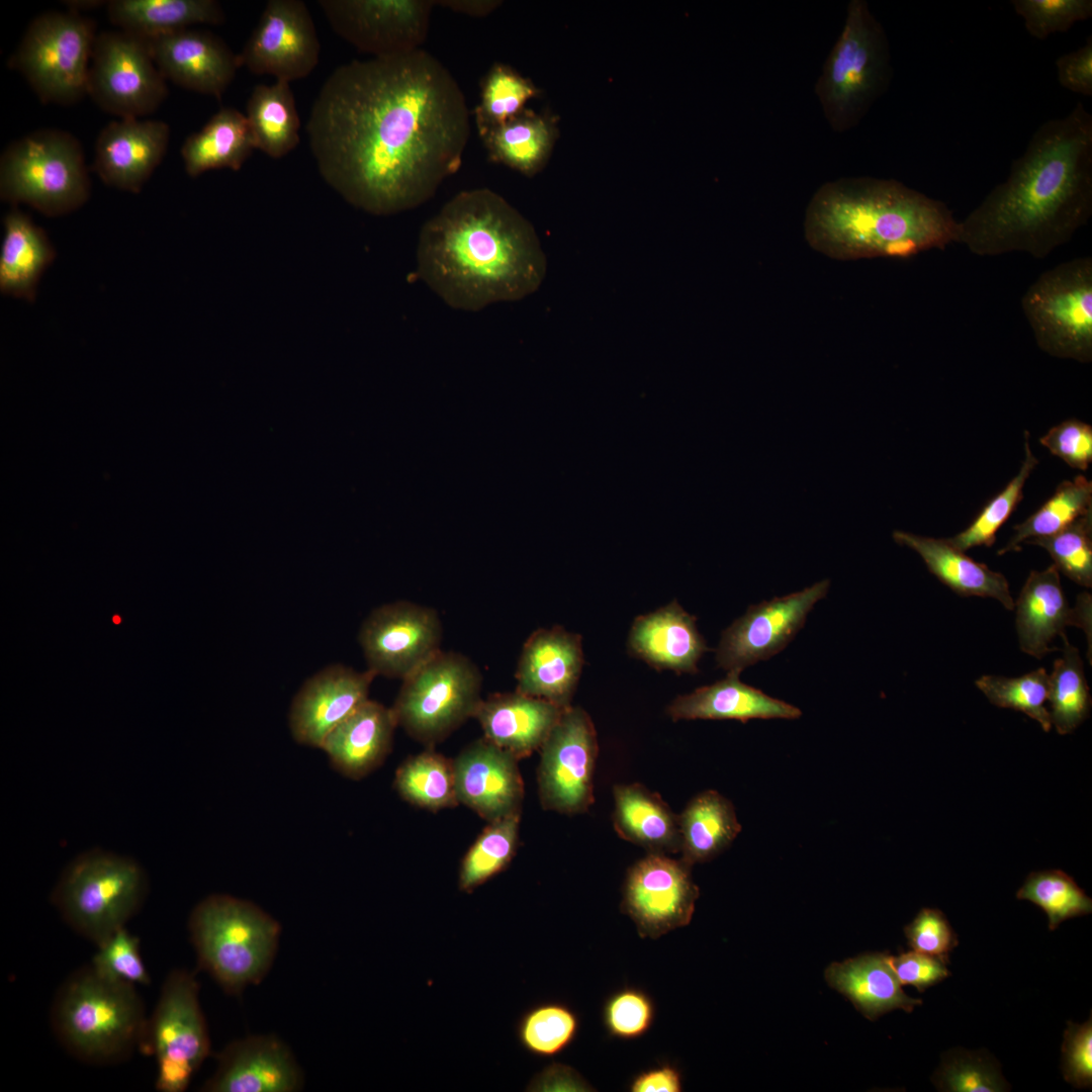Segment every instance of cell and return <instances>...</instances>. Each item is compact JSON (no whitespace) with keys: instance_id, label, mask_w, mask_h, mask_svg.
<instances>
[{"instance_id":"6da1fadb","label":"cell","mask_w":1092,"mask_h":1092,"mask_svg":"<svg viewBox=\"0 0 1092 1092\" xmlns=\"http://www.w3.org/2000/svg\"><path fill=\"white\" fill-rule=\"evenodd\" d=\"M306 131L324 180L353 206L390 215L429 200L459 169L469 110L451 73L419 49L335 69Z\"/></svg>"},{"instance_id":"7a4b0ae2","label":"cell","mask_w":1092,"mask_h":1092,"mask_svg":"<svg viewBox=\"0 0 1092 1092\" xmlns=\"http://www.w3.org/2000/svg\"><path fill=\"white\" fill-rule=\"evenodd\" d=\"M1092 215V115L1078 102L1040 124L1007 178L964 219L957 243L978 256L1043 259Z\"/></svg>"},{"instance_id":"3957f363","label":"cell","mask_w":1092,"mask_h":1092,"mask_svg":"<svg viewBox=\"0 0 1092 1092\" xmlns=\"http://www.w3.org/2000/svg\"><path fill=\"white\" fill-rule=\"evenodd\" d=\"M417 261L436 294L469 311L535 292L547 266L532 224L487 188L458 193L423 225Z\"/></svg>"},{"instance_id":"277c9868","label":"cell","mask_w":1092,"mask_h":1092,"mask_svg":"<svg viewBox=\"0 0 1092 1092\" xmlns=\"http://www.w3.org/2000/svg\"><path fill=\"white\" fill-rule=\"evenodd\" d=\"M959 221L940 200L894 179L848 177L812 196L804 231L809 245L838 260L910 258L957 243Z\"/></svg>"},{"instance_id":"5b68a950","label":"cell","mask_w":1092,"mask_h":1092,"mask_svg":"<svg viewBox=\"0 0 1092 1092\" xmlns=\"http://www.w3.org/2000/svg\"><path fill=\"white\" fill-rule=\"evenodd\" d=\"M147 1021L135 986L105 978L91 966L63 982L51 1009L57 1039L70 1055L90 1065L129 1058L142 1045Z\"/></svg>"},{"instance_id":"8992f818","label":"cell","mask_w":1092,"mask_h":1092,"mask_svg":"<svg viewBox=\"0 0 1092 1092\" xmlns=\"http://www.w3.org/2000/svg\"><path fill=\"white\" fill-rule=\"evenodd\" d=\"M280 930V924L260 907L225 894L205 897L189 917L199 968L230 994H239L265 977Z\"/></svg>"},{"instance_id":"52a82bcc","label":"cell","mask_w":1092,"mask_h":1092,"mask_svg":"<svg viewBox=\"0 0 1092 1092\" xmlns=\"http://www.w3.org/2000/svg\"><path fill=\"white\" fill-rule=\"evenodd\" d=\"M149 892L134 858L102 848L85 850L63 869L51 901L76 933L97 944L124 927Z\"/></svg>"},{"instance_id":"ba28073f","label":"cell","mask_w":1092,"mask_h":1092,"mask_svg":"<svg viewBox=\"0 0 1092 1092\" xmlns=\"http://www.w3.org/2000/svg\"><path fill=\"white\" fill-rule=\"evenodd\" d=\"M892 76L884 27L864 0H851L841 33L825 61L815 93L836 132L856 126Z\"/></svg>"},{"instance_id":"9c48e42d","label":"cell","mask_w":1092,"mask_h":1092,"mask_svg":"<svg viewBox=\"0 0 1092 1092\" xmlns=\"http://www.w3.org/2000/svg\"><path fill=\"white\" fill-rule=\"evenodd\" d=\"M90 195L80 142L70 132L42 128L12 142L0 158V197L28 204L47 216L70 213Z\"/></svg>"},{"instance_id":"30bf717a","label":"cell","mask_w":1092,"mask_h":1092,"mask_svg":"<svg viewBox=\"0 0 1092 1092\" xmlns=\"http://www.w3.org/2000/svg\"><path fill=\"white\" fill-rule=\"evenodd\" d=\"M96 36L95 22L76 11L46 12L29 23L9 64L42 102L70 105L87 94Z\"/></svg>"},{"instance_id":"8fae6325","label":"cell","mask_w":1092,"mask_h":1092,"mask_svg":"<svg viewBox=\"0 0 1092 1092\" xmlns=\"http://www.w3.org/2000/svg\"><path fill=\"white\" fill-rule=\"evenodd\" d=\"M481 686V672L470 658L441 650L402 679L391 707L397 726L422 743L435 744L473 718Z\"/></svg>"},{"instance_id":"7c38bea8","label":"cell","mask_w":1092,"mask_h":1092,"mask_svg":"<svg viewBox=\"0 0 1092 1092\" xmlns=\"http://www.w3.org/2000/svg\"><path fill=\"white\" fill-rule=\"evenodd\" d=\"M1037 346L1046 354L1092 361V258L1078 257L1041 273L1021 298Z\"/></svg>"},{"instance_id":"4fadbf2b","label":"cell","mask_w":1092,"mask_h":1092,"mask_svg":"<svg viewBox=\"0 0 1092 1092\" xmlns=\"http://www.w3.org/2000/svg\"><path fill=\"white\" fill-rule=\"evenodd\" d=\"M193 974L174 970L147 1021L141 1052L157 1062L156 1089L183 1092L209 1055L210 1043Z\"/></svg>"},{"instance_id":"5bb4252c","label":"cell","mask_w":1092,"mask_h":1092,"mask_svg":"<svg viewBox=\"0 0 1092 1092\" xmlns=\"http://www.w3.org/2000/svg\"><path fill=\"white\" fill-rule=\"evenodd\" d=\"M168 92L144 38L122 30L97 34L87 94L100 108L119 118H141L155 112Z\"/></svg>"},{"instance_id":"9a60e30c","label":"cell","mask_w":1092,"mask_h":1092,"mask_svg":"<svg viewBox=\"0 0 1092 1092\" xmlns=\"http://www.w3.org/2000/svg\"><path fill=\"white\" fill-rule=\"evenodd\" d=\"M539 750L537 774L543 808L563 814L586 811L594 802L599 750L587 713L579 707L565 708Z\"/></svg>"},{"instance_id":"2e32d148","label":"cell","mask_w":1092,"mask_h":1092,"mask_svg":"<svg viewBox=\"0 0 1092 1092\" xmlns=\"http://www.w3.org/2000/svg\"><path fill=\"white\" fill-rule=\"evenodd\" d=\"M442 638L437 611L408 601L375 608L358 635L368 670L401 680L442 650Z\"/></svg>"},{"instance_id":"e0dca14e","label":"cell","mask_w":1092,"mask_h":1092,"mask_svg":"<svg viewBox=\"0 0 1092 1092\" xmlns=\"http://www.w3.org/2000/svg\"><path fill=\"white\" fill-rule=\"evenodd\" d=\"M436 1L321 0L332 29L372 58L419 50L426 40Z\"/></svg>"},{"instance_id":"ac0fdd59","label":"cell","mask_w":1092,"mask_h":1092,"mask_svg":"<svg viewBox=\"0 0 1092 1092\" xmlns=\"http://www.w3.org/2000/svg\"><path fill=\"white\" fill-rule=\"evenodd\" d=\"M692 867L682 858L649 852L629 869L621 907L641 937L655 939L691 922L700 895Z\"/></svg>"},{"instance_id":"d6986e66","label":"cell","mask_w":1092,"mask_h":1092,"mask_svg":"<svg viewBox=\"0 0 1092 1092\" xmlns=\"http://www.w3.org/2000/svg\"><path fill=\"white\" fill-rule=\"evenodd\" d=\"M830 582L824 579L782 598L750 606L721 634L716 660L728 672L745 667L781 652L804 626L809 612L823 599Z\"/></svg>"},{"instance_id":"ffe728a7","label":"cell","mask_w":1092,"mask_h":1092,"mask_svg":"<svg viewBox=\"0 0 1092 1092\" xmlns=\"http://www.w3.org/2000/svg\"><path fill=\"white\" fill-rule=\"evenodd\" d=\"M321 43L313 19L300 0H270L238 55L241 67L255 75L294 81L307 77L320 61Z\"/></svg>"},{"instance_id":"44dd1931","label":"cell","mask_w":1092,"mask_h":1092,"mask_svg":"<svg viewBox=\"0 0 1092 1092\" xmlns=\"http://www.w3.org/2000/svg\"><path fill=\"white\" fill-rule=\"evenodd\" d=\"M375 675L341 663L330 664L308 677L294 696L288 713L293 739L321 748L340 723L369 699Z\"/></svg>"},{"instance_id":"7402d4cb","label":"cell","mask_w":1092,"mask_h":1092,"mask_svg":"<svg viewBox=\"0 0 1092 1092\" xmlns=\"http://www.w3.org/2000/svg\"><path fill=\"white\" fill-rule=\"evenodd\" d=\"M144 39L166 80L217 99L241 68L239 56L209 31L187 27Z\"/></svg>"},{"instance_id":"603a6c76","label":"cell","mask_w":1092,"mask_h":1092,"mask_svg":"<svg viewBox=\"0 0 1092 1092\" xmlns=\"http://www.w3.org/2000/svg\"><path fill=\"white\" fill-rule=\"evenodd\" d=\"M515 755L484 737L452 760L457 799L491 822L521 814L524 784Z\"/></svg>"},{"instance_id":"cb8c5ba5","label":"cell","mask_w":1092,"mask_h":1092,"mask_svg":"<svg viewBox=\"0 0 1092 1092\" xmlns=\"http://www.w3.org/2000/svg\"><path fill=\"white\" fill-rule=\"evenodd\" d=\"M216 1060V1070L201 1091L294 1092L302 1087V1072L290 1049L271 1034L237 1039Z\"/></svg>"},{"instance_id":"d4e9b609","label":"cell","mask_w":1092,"mask_h":1092,"mask_svg":"<svg viewBox=\"0 0 1092 1092\" xmlns=\"http://www.w3.org/2000/svg\"><path fill=\"white\" fill-rule=\"evenodd\" d=\"M169 139L162 120L110 121L96 140L92 169L105 184L138 193L164 159Z\"/></svg>"},{"instance_id":"484cf974","label":"cell","mask_w":1092,"mask_h":1092,"mask_svg":"<svg viewBox=\"0 0 1092 1092\" xmlns=\"http://www.w3.org/2000/svg\"><path fill=\"white\" fill-rule=\"evenodd\" d=\"M1020 648L1036 658L1054 650L1051 642L1069 626L1082 628L1091 644V596L1082 594L1072 609L1063 592L1060 572L1051 565L1032 570L1014 603Z\"/></svg>"},{"instance_id":"4316f807","label":"cell","mask_w":1092,"mask_h":1092,"mask_svg":"<svg viewBox=\"0 0 1092 1092\" xmlns=\"http://www.w3.org/2000/svg\"><path fill=\"white\" fill-rule=\"evenodd\" d=\"M582 664L579 635L559 626L539 629L523 646L516 669V691L567 708Z\"/></svg>"},{"instance_id":"83f0119b","label":"cell","mask_w":1092,"mask_h":1092,"mask_svg":"<svg viewBox=\"0 0 1092 1092\" xmlns=\"http://www.w3.org/2000/svg\"><path fill=\"white\" fill-rule=\"evenodd\" d=\"M564 709L515 691L482 699L473 718L485 739L520 759L540 749Z\"/></svg>"},{"instance_id":"f1b7e54d","label":"cell","mask_w":1092,"mask_h":1092,"mask_svg":"<svg viewBox=\"0 0 1092 1092\" xmlns=\"http://www.w3.org/2000/svg\"><path fill=\"white\" fill-rule=\"evenodd\" d=\"M396 726L391 708L368 699L330 732L321 748L337 771L359 780L388 755Z\"/></svg>"},{"instance_id":"f546056e","label":"cell","mask_w":1092,"mask_h":1092,"mask_svg":"<svg viewBox=\"0 0 1092 1092\" xmlns=\"http://www.w3.org/2000/svg\"><path fill=\"white\" fill-rule=\"evenodd\" d=\"M628 646L633 655L658 669L695 673L709 650L696 626V617L676 602L634 621Z\"/></svg>"},{"instance_id":"4dcf8cb0","label":"cell","mask_w":1092,"mask_h":1092,"mask_svg":"<svg viewBox=\"0 0 1092 1092\" xmlns=\"http://www.w3.org/2000/svg\"><path fill=\"white\" fill-rule=\"evenodd\" d=\"M674 720L797 719L802 711L742 682L739 673L728 672L717 682L677 697L667 709Z\"/></svg>"},{"instance_id":"1f68e13d","label":"cell","mask_w":1092,"mask_h":1092,"mask_svg":"<svg viewBox=\"0 0 1092 1092\" xmlns=\"http://www.w3.org/2000/svg\"><path fill=\"white\" fill-rule=\"evenodd\" d=\"M827 983L846 996L869 1019L894 1009L912 1012L922 1001L902 990L886 953H867L831 964L825 972Z\"/></svg>"},{"instance_id":"d6a6232c","label":"cell","mask_w":1092,"mask_h":1092,"mask_svg":"<svg viewBox=\"0 0 1092 1092\" xmlns=\"http://www.w3.org/2000/svg\"><path fill=\"white\" fill-rule=\"evenodd\" d=\"M896 543L917 552L928 570L943 584L962 597H983L999 601L1007 610L1014 609V602L1006 577L991 570L986 564L967 556L951 546L946 539L894 531Z\"/></svg>"},{"instance_id":"836d02e7","label":"cell","mask_w":1092,"mask_h":1092,"mask_svg":"<svg viewBox=\"0 0 1092 1092\" xmlns=\"http://www.w3.org/2000/svg\"><path fill=\"white\" fill-rule=\"evenodd\" d=\"M0 291L33 301L38 281L56 253L47 234L30 216L13 208L3 218Z\"/></svg>"},{"instance_id":"e575fe53","label":"cell","mask_w":1092,"mask_h":1092,"mask_svg":"<svg viewBox=\"0 0 1092 1092\" xmlns=\"http://www.w3.org/2000/svg\"><path fill=\"white\" fill-rule=\"evenodd\" d=\"M614 799V828L620 837L649 852L679 851L678 816L657 794L640 784L619 785Z\"/></svg>"},{"instance_id":"d590c367","label":"cell","mask_w":1092,"mask_h":1092,"mask_svg":"<svg viewBox=\"0 0 1092 1092\" xmlns=\"http://www.w3.org/2000/svg\"><path fill=\"white\" fill-rule=\"evenodd\" d=\"M256 150L247 116L221 107L204 126L184 141L181 157L186 173L197 177L215 169L238 171Z\"/></svg>"},{"instance_id":"8d00e7d4","label":"cell","mask_w":1092,"mask_h":1092,"mask_svg":"<svg viewBox=\"0 0 1092 1092\" xmlns=\"http://www.w3.org/2000/svg\"><path fill=\"white\" fill-rule=\"evenodd\" d=\"M106 6L114 25L143 38L225 20L221 5L214 0H112Z\"/></svg>"},{"instance_id":"74e56055","label":"cell","mask_w":1092,"mask_h":1092,"mask_svg":"<svg viewBox=\"0 0 1092 1092\" xmlns=\"http://www.w3.org/2000/svg\"><path fill=\"white\" fill-rule=\"evenodd\" d=\"M681 858L690 864L713 859L741 831L735 808L714 790L694 797L678 816Z\"/></svg>"},{"instance_id":"f35d334b","label":"cell","mask_w":1092,"mask_h":1092,"mask_svg":"<svg viewBox=\"0 0 1092 1092\" xmlns=\"http://www.w3.org/2000/svg\"><path fill=\"white\" fill-rule=\"evenodd\" d=\"M246 111L256 150L281 159L299 144L300 119L289 82L256 85Z\"/></svg>"},{"instance_id":"ab89813d","label":"cell","mask_w":1092,"mask_h":1092,"mask_svg":"<svg viewBox=\"0 0 1092 1092\" xmlns=\"http://www.w3.org/2000/svg\"><path fill=\"white\" fill-rule=\"evenodd\" d=\"M556 136L551 117L524 110L481 139L491 161L533 176L548 161Z\"/></svg>"},{"instance_id":"60d3db41","label":"cell","mask_w":1092,"mask_h":1092,"mask_svg":"<svg viewBox=\"0 0 1092 1092\" xmlns=\"http://www.w3.org/2000/svg\"><path fill=\"white\" fill-rule=\"evenodd\" d=\"M394 787L406 802L430 811L459 804L453 761L432 749L405 759L396 769Z\"/></svg>"},{"instance_id":"b9f144b4","label":"cell","mask_w":1092,"mask_h":1092,"mask_svg":"<svg viewBox=\"0 0 1092 1092\" xmlns=\"http://www.w3.org/2000/svg\"><path fill=\"white\" fill-rule=\"evenodd\" d=\"M1092 511V481L1083 475L1065 480L1033 514L1013 527L1014 533L998 555L1019 551L1021 544L1049 537L1064 530Z\"/></svg>"},{"instance_id":"7bdbcfd3","label":"cell","mask_w":1092,"mask_h":1092,"mask_svg":"<svg viewBox=\"0 0 1092 1092\" xmlns=\"http://www.w3.org/2000/svg\"><path fill=\"white\" fill-rule=\"evenodd\" d=\"M520 815L488 822L478 835L460 863L458 887L461 892H473L509 867L518 848Z\"/></svg>"},{"instance_id":"ee69618b","label":"cell","mask_w":1092,"mask_h":1092,"mask_svg":"<svg viewBox=\"0 0 1092 1092\" xmlns=\"http://www.w3.org/2000/svg\"><path fill=\"white\" fill-rule=\"evenodd\" d=\"M1063 655L1054 662L1049 674L1051 722L1059 734L1072 733L1089 717L1091 696L1078 649L1063 633Z\"/></svg>"},{"instance_id":"f6af8a7d","label":"cell","mask_w":1092,"mask_h":1092,"mask_svg":"<svg viewBox=\"0 0 1092 1092\" xmlns=\"http://www.w3.org/2000/svg\"><path fill=\"white\" fill-rule=\"evenodd\" d=\"M1029 436L1028 431H1024V458L1018 473L983 507L964 531L946 539L951 546L966 552L973 547H990L995 543L997 531L1022 500L1025 482L1038 464Z\"/></svg>"},{"instance_id":"bcb514c9","label":"cell","mask_w":1092,"mask_h":1092,"mask_svg":"<svg viewBox=\"0 0 1092 1092\" xmlns=\"http://www.w3.org/2000/svg\"><path fill=\"white\" fill-rule=\"evenodd\" d=\"M538 91L534 84L511 67L494 64L481 84L480 100L474 110L480 136L518 116Z\"/></svg>"},{"instance_id":"7dc6e473","label":"cell","mask_w":1092,"mask_h":1092,"mask_svg":"<svg viewBox=\"0 0 1092 1092\" xmlns=\"http://www.w3.org/2000/svg\"><path fill=\"white\" fill-rule=\"evenodd\" d=\"M579 1027L576 1013L560 1002H546L527 1010L517 1025L520 1044L530 1054L549 1058L566 1050Z\"/></svg>"},{"instance_id":"c3c4849f","label":"cell","mask_w":1092,"mask_h":1092,"mask_svg":"<svg viewBox=\"0 0 1092 1092\" xmlns=\"http://www.w3.org/2000/svg\"><path fill=\"white\" fill-rule=\"evenodd\" d=\"M1016 898L1039 906L1048 915L1050 930L1065 920L1092 912V900L1072 877L1060 870L1028 875Z\"/></svg>"},{"instance_id":"681fc988","label":"cell","mask_w":1092,"mask_h":1092,"mask_svg":"<svg viewBox=\"0 0 1092 1092\" xmlns=\"http://www.w3.org/2000/svg\"><path fill=\"white\" fill-rule=\"evenodd\" d=\"M975 684L993 705L1023 712L1037 721L1043 731L1051 730L1050 712L1044 707L1049 696V674L1044 668L1018 677L983 675Z\"/></svg>"},{"instance_id":"f907efd6","label":"cell","mask_w":1092,"mask_h":1092,"mask_svg":"<svg viewBox=\"0 0 1092 1092\" xmlns=\"http://www.w3.org/2000/svg\"><path fill=\"white\" fill-rule=\"evenodd\" d=\"M1026 544L1045 549L1059 572L1077 584L1092 586V511L1057 534Z\"/></svg>"},{"instance_id":"816d5d0a","label":"cell","mask_w":1092,"mask_h":1092,"mask_svg":"<svg viewBox=\"0 0 1092 1092\" xmlns=\"http://www.w3.org/2000/svg\"><path fill=\"white\" fill-rule=\"evenodd\" d=\"M933 1083L947 1092H1001L1009 1090L999 1066L990 1056L964 1050L949 1051L934 1073Z\"/></svg>"},{"instance_id":"f5cc1de1","label":"cell","mask_w":1092,"mask_h":1092,"mask_svg":"<svg viewBox=\"0 0 1092 1092\" xmlns=\"http://www.w3.org/2000/svg\"><path fill=\"white\" fill-rule=\"evenodd\" d=\"M91 967L99 975L131 985H149L150 974L140 952V940L121 927L96 944Z\"/></svg>"},{"instance_id":"db71d44e","label":"cell","mask_w":1092,"mask_h":1092,"mask_svg":"<svg viewBox=\"0 0 1092 1092\" xmlns=\"http://www.w3.org/2000/svg\"><path fill=\"white\" fill-rule=\"evenodd\" d=\"M1011 3L1026 31L1037 39L1068 31L1075 23L1092 16L1091 0H1013Z\"/></svg>"},{"instance_id":"11a10c76","label":"cell","mask_w":1092,"mask_h":1092,"mask_svg":"<svg viewBox=\"0 0 1092 1092\" xmlns=\"http://www.w3.org/2000/svg\"><path fill=\"white\" fill-rule=\"evenodd\" d=\"M654 1017L655 1007L650 996L632 987L613 993L603 1008V1021L609 1034L625 1040L644 1035Z\"/></svg>"},{"instance_id":"9f6ffc18","label":"cell","mask_w":1092,"mask_h":1092,"mask_svg":"<svg viewBox=\"0 0 1092 1092\" xmlns=\"http://www.w3.org/2000/svg\"><path fill=\"white\" fill-rule=\"evenodd\" d=\"M904 932L912 950L936 957L946 964L949 952L959 944L957 933L938 909H921Z\"/></svg>"},{"instance_id":"6f0895ef","label":"cell","mask_w":1092,"mask_h":1092,"mask_svg":"<svg viewBox=\"0 0 1092 1092\" xmlns=\"http://www.w3.org/2000/svg\"><path fill=\"white\" fill-rule=\"evenodd\" d=\"M1039 442L1070 467L1085 471L1092 462V427L1070 419L1050 429Z\"/></svg>"},{"instance_id":"680465c9","label":"cell","mask_w":1092,"mask_h":1092,"mask_svg":"<svg viewBox=\"0 0 1092 1092\" xmlns=\"http://www.w3.org/2000/svg\"><path fill=\"white\" fill-rule=\"evenodd\" d=\"M1063 1075L1076 1088L1092 1086V1020L1069 1022L1062 1044Z\"/></svg>"},{"instance_id":"91938a15","label":"cell","mask_w":1092,"mask_h":1092,"mask_svg":"<svg viewBox=\"0 0 1092 1092\" xmlns=\"http://www.w3.org/2000/svg\"><path fill=\"white\" fill-rule=\"evenodd\" d=\"M891 965L901 985L914 986L920 992L950 975L945 962L915 950L891 957Z\"/></svg>"},{"instance_id":"94428289","label":"cell","mask_w":1092,"mask_h":1092,"mask_svg":"<svg viewBox=\"0 0 1092 1092\" xmlns=\"http://www.w3.org/2000/svg\"><path fill=\"white\" fill-rule=\"evenodd\" d=\"M1058 81L1065 89L1083 96H1092V36L1078 49L1056 60Z\"/></svg>"},{"instance_id":"6125c7cd","label":"cell","mask_w":1092,"mask_h":1092,"mask_svg":"<svg viewBox=\"0 0 1092 1092\" xmlns=\"http://www.w3.org/2000/svg\"><path fill=\"white\" fill-rule=\"evenodd\" d=\"M681 1076L672 1065H661L638 1074L630 1084L632 1092H679Z\"/></svg>"},{"instance_id":"be15d7a7","label":"cell","mask_w":1092,"mask_h":1092,"mask_svg":"<svg viewBox=\"0 0 1092 1092\" xmlns=\"http://www.w3.org/2000/svg\"><path fill=\"white\" fill-rule=\"evenodd\" d=\"M436 4L442 5L454 12L466 14L473 17H483L490 14L497 7L500 6L502 1L496 0H458V1H436Z\"/></svg>"},{"instance_id":"e7e4bbea","label":"cell","mask_w":1092,"mask_h":1092,"mask_svg":"<svg viewBox=\"0 0 1092 1092\" xmlns=\"http://www.w3.org/2000/svg\"><path fill=\"white\" fill-rule=\"evenodd\" d=\"M113 622H114L115 624H118V623L120 622V618H119L118 616H114V617H113Z\"/></svg>"}]
</instances>
